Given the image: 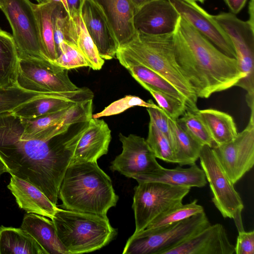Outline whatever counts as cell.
I'll use <instances>...</instances> for the list:
<instances>
[{"instance_id":"cell-1","label":"cell","mask_w":254,"mask_h":254,"mask_svg":"<svg viewBox=\"0 0 254 254\" xmlns=\"http://www.w3.org/2000/svg\"><path fill=\"white\" fill-rule=\"evenodd\" d=\"M88 121L40 139L22 137L10 113L0 115V159L7 173L33 185L57 205L60 186Z\"/></svg>"},{"instance_id":"cell-2","label":"cell","mask_w":254,"mask_h":254,"mask_svg":"<svg viewBox=\"0 0 254 254\" xmlns=\"http://www.w3.org/2000/svg\"><path fill=\"white\" fill-rule=\"evenodd\" d=\"M175 58L197 98L236 86L245 77L236 58L219 50L181 16L173 32Z\"/></svg>"},{"instance_id":"cell-3","label":"cell","mask_w":254,"mask_h":254,"mask_svg":"<svg viewBox=\"0 0 254 254\" xmlns=\"http://www.w3.org/2000/svg\"><path fill=\"white\" fill-rule=\"evenodd\" d=\"M59 197L62 208L106 217L119 196L110 177L97 162H71L62 181Z\"/></svg>"},{"instance_id":"cell-4","label":"cell","mask_w":254,"mask_h":254,"mask_svg":"<svg viewBox=\"0 0 254 254\" xmlns=\"http://www.w3.org/2000/svg\"><path fill=\"white\" fill-rule=\"evenodd\" d=\"M118 48L172 84L186 99L188 110H198V98L175 58L173 33L152 35L136 30L130 41Z\"/></svg>"},{"instance_id":"cell-5","label":"cell","mask_w":254,"mask_h":254,"mask_svg":"<svg viewBox=\"0 0 254 254\" xmlns=\"http://www.w3.org/2000/svg\"><path fill=\"white\" fill-rule=\"evenodd\" d=\"M52 221L68 254L98 250L109 244L118 234L107 216L58 208Z\"/></svg>"},{"instance_id":"cell-6","label":"cell","mask_w":254,"mask_h":254,"mask_svg":"<svg viewBox=\"0 0 254 254\" xmlns=\"http://www.w3.org/2000/svg\"><path fill=\"white\" fill-rule=\"evenodd\" d=\"M210 223L204 211L158 229L146 228L128 238L124 254H163L199 232Z\"/></svg>"},{"instance_id":"cell-7","label":"cell","mask_w":254,"mask_h":254,"mask_svg":"<svg viewBox=\"0 0 254 254\" xmlns=\"http://www.w3.org/2000/svg\"><path fill=\"white\" fill-rule=\"evenodd\" d=\"M190 188L158 182H138L134 188L132 208L135 229H145L156 218L182 204Z\"/></svg>"},{"instance_id":"cell-8","label":"cell","mask_w":254,"mask_h":254,"mask_svg":"<svg viewBox=\"0 0 254 254\" xmlns=\"http://www.w3.org/2000/svg\"><path fill=\"white\" fill-rule=\"evenodd\" d=\"M213 17L230 39L239 69L245 75L236 86L247 91V103L251 110H254V27L231 12H222Z\"/></svg>"},{"instance_id":"cell-9","label":"cell","mask_w":254,"mask_h":254,"mask_svg":"<svg viewBox=\"0 0 254 254\" xmlns=\"http://www.w3.org/2000/svg\"><path fill=\"white\" fill-rule=\"evenodd\" d=\"M199 159L209 185L214 205L224 218L234 220L238 232L244 231L242 219L244 207L243 200L219 164L212 148L203 145Z\"/></svg>"},{"instance_id":"cell-10","label":"cell","mask_w":254,"mask_h":254,"mask_svg":"<svg viewBox=\"0 0 254 254\" xmlns=\"http://www.w3.org/2000/svg\"><path fill=\"white\" fill-rule=\"evenodd\" d=\"M68 70L46 60L19 57L16 84L23 89L39 93L76 91L79 87L71 81Z\"/></svg>"},{"instance_id":"cell-11","label":"cell","mask_w":254,"mask_h":254,"mask_svg":"<svg viewBox=\"0 0 254 254\" xmlns=\"http://www.w3.org/2000/svg\"><path fill=\"white\" fill-rule=\"evenodd\" d=\"M1 10L11 26L19 57L49 61L42 46L33 3L29 0H7Z\"/></svg>"},{"instance_id":"cell-12","label":"cell","mask_w":254,"mask_h":254,"mask_svg":"<svg viewBox=\"0 0 254 254\" xmlns=\"http://www.w3.org/2000/svg\"><path fill=\"white\" fill-rule=\"evenodd\" d=\"M212 149L224 173L234 185L254 165V110L247 126L232 141Z\"/></svg>"},{"instance_id":"cell-13","label":"cell","mask_w":254,"mask_h":254,"mask_svg":"<svg viewBox=\"0 0 254 254\" xmlns=\"http://www.w3.org/2000/svg\"><path fill=\"white\" fill-rule=\"evenodd\" d=\"M119 136L123 150L111 162L110 169L112 171H118L138 183L162 167L143 137L133 134L126 136L121 133Z\"/></svg>"},{"instance_id":"cell-14","label":"cell","mask_w":254,"mask_h":254,"mask_svg":"<svg viewBox=\"0 0 254 254\" xmlns=\"http://www.w3.org/2000/svg\"><path fill=\"white\" fill-rule=\"evenodd\" d=\"M180 16L226 55L236 58L227 35L211 15L194 0H168Z\"/></svg>"},{"instance_id":"cell-15","label":"cell","mask_w":254,"mask_h":254,"mask_svg":"<svg viewBox=\"0 0 254 254\" xmlns=\"http://www.w3.org/2000/svg\"><path fill=\"white\" fill-rule=\"evenodd\" d=\"M235 246L220 223L209 225L163 254H234Z\"/></svg>"},{"instance_id":"cell-16","label":"cell","mask_w":254,"mask_h":254,"mask_svg":"<svg viewBox=\"0 0 254 254\" xmlns=\"http://www.w3.org/2000/svg\"><path fill=\"white\" fill-rule=\"evenodd\" d=\"M180 16L168 0H154L134 12L137 31L152 35L173 33Z\"/></svg>"},{"instance_id":"cell-17","label":"cell","mask_w":254,"mask_h":254,"mask_svg":"<svg viewBox=\"0 0 254 254\" xmlns=\"http://www.w3.org/2000/svg\"><path fill=\"white\" fill-rule=\"evenodd\" d=\"M93 98V92L89 88L83 87L74 91L53 93L39 96L22 104L10 113L19 118L33 119Z\"/></svg>"},{"instance_id":"cell-18","label":"cell","mask_w":254,"mask_h":254,"mask_svg":"<svg viewBox=\"0 0 254 254\" xmlns=\"http://www.w3.org/2000/svg\"><path fill=\"white\" fill-rule=\"evenodd\" d=\"M80 15L100 57L109 60L116 57L118 45L100 9L92 0H83Z\"/></svg>"},{"instance_id":"cell-19","label":"cell","mask_w":254,"mask_h":254,"mask_svg":"<svg viewBox=\"0 0 254 254\" xmlns=\"http://www.w3.org/2000/svg\"><path fill=\"white\" fill-rule=\"evenodd\" d=\"M103 13L117 41L118 48L134 36V9L130 0H92Z\"/></svg>"},{"instance_id":"cell-20","label":"cell","mask_w":254,"mask_h":254,"mask_svg":"<svg viewBox=\"0 0 254 254\" xmlns=\"http://www.w3.org/2000/svg\"><path fill=\"white\" fill-rule=\"evenodd\" d=\"M111 140V130L103 119L92 118L79 139L72 162H97L106 155Z\"/></svg>"},{"instance_id":"cell-21","label":"cell","mask_w":254,"mask_h":254,"mask_svg":"<svg viewBox=\"0 0 254 254\" xmlns=\"http://www.w3.org/2000/svg\"><path fill=\"white\" fill-rule=\"evenodd\" d=\"M7 188L14 196L19 207L27 213L52 219L58 208L37 188L14 176H11Z\"/></svg>"},{"instance_id":"cell-22","label":"cell","mask_w":254,"mask_h":254,"mask_svg":"<svg viewBox=\"0 0 254 254\" xmlns=\"http://www.w3.org/2000/svg\"><path fill=\"white\" fill-rule=\"evenodd\" d=\"M21 228L28 233L47 254H68L59 240L52 221L45 216L25 214Z\"/></svg>"},{"instance_id":"cell-23","label":"cell","mask_w":254,"mask_h":254,"mask_svg":"<svg viewBox=\"0 0 254 254\" xmlns=\"http://www.w3.org/2000/svg\"><path fill=\"white\" fill-rule=\"evenodd\" d=\"M116 57L137 82H143L155 90L168 94L180 100L187 107L185 97L164 78L142 65L119 48L117 49Z\"/></svg>"},{"instance_id":"cell-24","label":"cell","mask_w":254,"mask_h":254,"mask_svg":"<svg viewBox=\"0 0 254 254\" xmlns=\"http://www.w3.org/2000/svg\"><path fill=\"white\" fill-rule=\"evenodd\" d=\"M143 182H158L190 188L203 187L207 182L203 170L196 164L186 168H182L181 166L174 169L162 167L148 176Z\"/></svg>"},{"instance_id":"cell-25","label":"cell","mask_w":254,"mask_h":254,"mask_svg":"<svg viewBox=\"0 0 254 254\" xmlns=\"http://www.w3.org/2000/svg\"><path fill=\"white\" fill-rule=\"evenodd\" d=\"M169 124L177 164L181 166L195 164L203 145L184 129L177 120L170 117Z\"/></svg>"},{"instance_id":"cell-26","label":"cell","mask_w":254,"mask_h":254,"mask_svg":"<svg viewBox=\"0 0 254 254\" xmlns=\"http://www.w3.org/2000/svg\"><path fill=\"white\" fill-rule=\"evenodd\" d=\"M47 254L25 230L0 227V254Z\"/></svg>"},{"instance_id":"cell-27","label":"cell","mask_w":254,"mask_h":254,"mask_svg":"<svg viewBox=\"0 0 254 254\" xmlns=\"http://www.w3.org/2000/svg\"><path fill=\"white\" fill-rule=\"evenodd\" d=\"M196 112L206 126L216 146L228 143L237 136L235 123L230 115L213 109L198 110Z\"/></svg>"},{"instance_id":"cell-28","label":"cell","mask_w":254,"mask_h":254,"mask_svg":"<svg viewBox=\"0 0 254 254\" xmlns=\"http://www.w3.org/2000/svg\"><path fill=\"white\" fill-rule=\"evenodd\" d=\"M18 62L12 35L0 28V89L17 86Z\"/></svg>"},{"instance_id":"cell-29","label":"cell","mask_w":254,"mask_h":254,"mask_svg":"<svg viewBox=\"0 0 254 254\" xmlns=\"http://www.w3.org/2000/svg\"><path fill=\"white\" fill-rule=\"evenodd\" d=\"M57 3L50 0L37 4L33 3L45 55L52 63L58 58L53 24V13Z\"/></svg>"},{"instance_id":"cell-30","label":"cell","mask_w":254,"mask_h":254,"mask_svg":"<svg viewBox=\"0 0 254 254\" xmlns=\"http://www.w3.org/2000/svg\"><path fill=\"white\" fill-rule=\"evenodd\" d=\"M80 19V14L73 18L62 4L57 3L53 13L54 37L57 52L63 42L76 46Z\"/></svg>"},{"instance_id":"cell-31","label":"cell","mask_w":254,"mask_h":254,"mask_svg":"<svg viewBox=\"0 0 254 254\" xmlns=\"http://www.w3.org/2000/svg\"><path fill=\"white\" fill-rule=\"evenodd\" d=\"M204 211L203 207L197 203V199L185 204L183 203L162 214L154 219L146 228L158 229L188 218ZM145 228V229H146Z\"/></svg>"},{"instance_id":"cell-32","label":"cell","mask_w":254,"mask_h":254,"mask_svg":"<svg viewBox=\"0 0 254 254\" xmlns=\"http://www.w3.org/2000/svg\"><path fill=\"white\" fill-rule=\"evenodd\" d=\"M196 112L187 110L177 120L178 123L202 145L216 146L206 126Z\"/></svg>"},{"instance_id":"cell-33","label":"cell","mask_w":254,"mask_h":254,"mask_svg":"<svg viewBox=\"0 0 254 254\" xmlns=\"http://www.w3.org/2000/svg\"><path fill=\"white\" fill-rule=\"evenodd\" d=\"M146 141L156 158L177 164L175 153L168 138L149 122Z\"/></svg>"},{"instance_id":"cell-34","label":"cell","mask_w":254,"mask_h":254,"mask_svg":"<svg viewBox=\"0 0 254 254\" xmlns=\"http://www.w3.org/2000/svg\"><path fill=\"white\" fill-rule=\"evenodd\" d=\"M48 94L50 93H39L25 90L17 85L0 89V115L11 112L32 99Z\"/></svg>"},{"instance_id":"cell-35","label":"cell","mask_w":254,"mask_h":254,"mask_svg":"<svg viewBox=\"0 0 254 254\" xmlns=\"http://www.w3.org/2000/svg\"><path fill=\"white\" fill-rule=\"evenodd\" d=\"M76 47L88 63L89 67L95 70L102 68L105 61L100 57L96 45L87 32L81 16Z\"/></svg>"},{"instance_id":"cell-36","label":"cell","mask_w":254,"mask_h":254,"mask_svg":"<svg viewBox=\"0 0 254 254\" xmlns=\"http://www.w3.org/2000/svg\"><path fill=\"white\" fill-rule=\"evenodd\" d=\"M58 58L53 64L67 70L89 66V64L77 47L63 42L57 49Z\"/></svg>"},{"instance_id":"cell-37","label":"cell","mask_w":254,"mask_h":254,"mask_svg":"<svg viewBox=\"0 0 254 254\" xmlns=\"http://www.w3.org/2000/svg\"><path fill=\"white\" fill-rule=\"evenodd\" d=\"M138 83L149 91L154 97L158 106L174 120L181 117L187 110V107L180 100L165 93L155 90L141 82Z\"/></svg>"},{"instance_id":"cell-38","label":"cell","mask_w":254,"mask_h":254,"mask_svg":"<svg viewBox=\"0 0 254 254\" xmlns=\"http://www.w3.org/2000/svg\"><path fill=\"white\" fill-rule=\"evenodd\" d=\"M134 106H140L146 108H161L158 105L155 104L152 100H149L146 102L138 96L127 95L113 102L101 112L93 114L92 118L98 119L103 117L118 115Z\"/></svg>"},{"instance_id":"cell-39","label":"cell","mask_w":254,"mask_h":254,"mask_svg":"<svg viewBox=\"0 0 254 254\" xmlns=\"http://www.w3.org/2000/svg\"><path fill=\"white\" fill-rule=\"evenodd\" d=\"M146 110L150 117V122L153 123L160 131L166 135L172 145L169 124L170 117L162 108H147Z\"/></svg>"},{"instance_id":"cell-40","label":"cell","mask_w":254,"mask_h":254,"mask_svg":"<svg viewBox=\"0 0 254 254\" xmlns=\"http://www.w3.org/2000/svg\"><path fill=\"white\" fill-rule=\"evenodd\" d=\"M238 232L235 254H254V231Z\"/></svg>"},{"instance_id":"cell-41","label":"cell","mask_w":254,"mask_h":254,"mask_svg":"<svg viewBox=\"0 0 254 254\" xmlns=\"http://www.w3.org/2000/svg\"><path fill=\"white\" fill-rule=\"evenodd\" d=\"M231 13H238L244 7L247 0H224Z\"/></svg>"},{"instance_id":"cell-42","label":"cell","mask_w":254,"mask_h":254,"mask_svg":"<svg viewBox=\"0 0 254 254\" xmlns=\"http://www.w3.org/2000/svg\"><path fill=\"white\" fill-rule=\"evenodd\" d=\"M71 17H75L80 14V7L83 0H66Z\"/></svg>"},{"instance_id":"cell-43","label":"cell","mask_w":254,"mask_h":254,"mask_svg":"<svg viewBox=\"0 0 254 254\" xmlns=\"http://www.w3.org/2000/svg\"><path fill=\"white\" fill-rule=\"evenodd\" d=\"M248 12L249 18L247 21L252 27H254V0H251L249 2Z\"/></svg>"},{"instance_id":"cell-44","label":"cell","mask_w":254,"mask_h":254,"mask_svg":"<svg viewBox=\"0 0 254 254\" xmlns=\"http://www.w3.org/2000/svg\"><path fill=\"white\" fill-rule=\"evenodd\" d=\"M154 0H130L134 9V12L143 5Z\"/></svg>"},{"instance_id":"cell-45","label":"cell","mask_w":254,"mask_h":254,"mask_svg":"<svg viewBox=\"0 0 254 254\" xmlns=\"http://www.w3.org/2000/svg\"><path fill=\"white\" fill-rule=\"evenodd\" d=\"M53 1L55 2L62 4L64 7L66 11L69 13L68 7L67 6V3L66 0H50Z\"/></svg>"},{"instance_id":"cell-46","label":"cell","mask_w":254,"mask_h":254,"mask_svg":"<svg viewBox=\"0 0 254 254\" xmlns=\"http://www.w3.org/2000/svg\"><path fill=\"white\" fill-rule=\"evenodd\" d=\"M4 173H7V170L5 165L3 163V162L0 159V178L1 176V175Z\"/></svg>"},{"instance_id":"cell-47","label":"cell","mask_w":254,"mask_h":254,"mask_svg":"<svg viewBox=\"0 0 254 254\" xmlns=\"http://www.w3.org/2000/svg\"><path fill=\"white\" fill-rule=\"evenodd\" d=\"M7 0H0V9L2 10L4 7Z\"/></svg>"},{"instance_id":"cell-48","label":"cell","mask_w":254,"mask_h":254,"mask_svg":"<svg viewBox=\"0 0 254 254\" xmlns=\"http://www.w3.org/2000/svg\"><path fill=\"white\" fill-rule=\"evenodd\" d=\"M38 3L45 2L48 0H35Z\"/></svg>"},{"instance_id":"cell-49","label":"cell","mask_w":254,"mask_h":254,"mask_svg":"<svg viewBox=\"0 0 254 254\" xmlns=\"http://www.w3.org/2000/svg\"><path fill=\"white\" fill-rule=\"evenodd\" d=\"M195 0V1H199L201 3H203L205 0Z\"/></svg>"}]
</instances>
